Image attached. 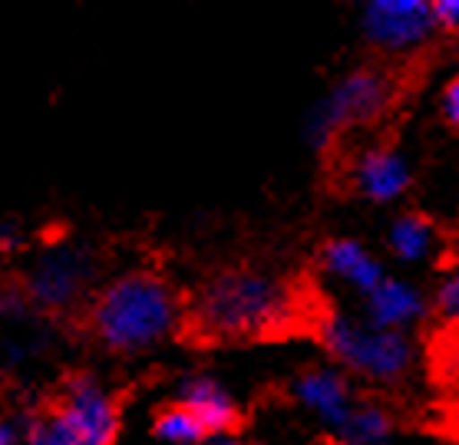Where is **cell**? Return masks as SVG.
<instances>
[{
	"mask_svg": "<svg viewBox=\"0 0 459 445\" xmlns=\"http://www.w3.org/2000/svg\"><path fill=\"white\" fill-rule=\"evenodd\" d=\"M202 445H238V439H235V435H229V432H219V435H209Z\"/></svg>",
	"mask_w": 459,
	"mask_h": 445,
	"instance_id": "23",
	"label": "cell"
},
{
	"mask_svg": "<svg viewBox=\"0 0 459 445\" xmlns=\"http://www.w3.org/2000/svg\"><path fill=\"white\" fill-rule=\"evenodd\" d=\"M294 294L288 284L268 274L231 270L205 284L195 301V323L212 337L241 340L274 333L291 321Z\"/></svg>",
	"mask_w": 459,
	"mask_h": 445,
	"instance_id": "2",
	"label": "cell"
},
{
	"mask_svg": "<svg viewBox=\"0 0 459 445\" xmlns=\"http://www.w3.org/2000/svg\"><path fill=\"white\" fill-rule=\"evenodd\" d=\"M156 435L169 445H202L209 439V432L202 429V423L188 413L186 406H169L156 419Z\"/></svg>",
	"mask_w": 459,
	"mask_h": 445,
	"instance_id": "15",
	"label": "cell"
},
{
	"mask_svg": "<svg viewBox=\"0 0 459 445\" xmlns=\"http://www.w3.org/2000/svg\"><path fill=\"white\" fill-rule=\"evenodd\" d=\"M23 244V235L13 221H4L0 225V251H17Z\"/></svg>",
	"mask_w": 459,
	"mask_h": 445,
	"instance_id": "21",
	"label": "cell"
},
{
	"mask_svg": "<svg viewBox=\"0 0 459 445\" xmlns=\"http://www.w3.org/2000/svg\"><path fill=\"white\" fill-rule=\"evenodd\" d=\"M182 406L199 419L209 435L229 432L238 423V406L231 393L212 376H188L182 383Z\"/></svg>",
	"mask_w": 459,
	"mask_h": 445,
	"instance_id": "11",
	"label": "cell"
},
{
	"mask_svg": "<svg viewBox=\"0 0 459 445\" xmlns=\"http://www.w3.org/2000/svg\"><path fill=\"white\" fill-rule=\"evenodd\" d=\"M360 27L367 40L390 53L413 50L437 30L427 0H370L364 4Z\"/></svg>",
	"mask_w": 459,
	"mask_h": 445,
	"instance_id": "6",
	"label": "cell"
},
{
	"mask_svg": "<svg viewBox=\"0 0 459 445\" xmlns=\"http://www.w3.org/2000/svg\"><path fill=\"white\" fill-rule=\"evenodd\" d=\"M30 297H27V290L21 287H0V321L7 323H23L30 317Z\"/></svg>",
	"mask_w": 459,
	"mask_h": 445,
	"instance_id": "17",
	"label": "cell"
},
{
	"mask_svg": "<svg viewBox=\"0 0 459 445\" xmlns=\"http://www.w3.org/2000/svg\"><path fill=\"white\" fill-rule=\"evenodd\" d=\"M439 109H443V119H446L449 125L459 123V83L453 80V83H446V90H443V99H439Z\"/></svg>",
	"mask_w": 459,
	"mask_h": 445,
	"instance_id": "20",
	"label": "cell"
},
{
	"mask_svg": "<svg viewBox=\"0 0 459 445\" xmlns=\"http://www.w3.org/2000/svg\"><path fill=\"white\" fill-rule=\"evenodd\" d=\"M53 415L74 435L76 445H113L116 432H119L116 399L96 376H76L74 383L66 386L63 406Z\"/></svg>",
	"mask_w": 459,
	"mask_h": 445,
	"instance_id": "5",
	"label": "cell"
},
{
	"mask_svg": "<svg viewBox=\"0 0 459 445\" xmlns=\"http://www.w3.org/2000/svg\"><path fill=\"white\" fill-rule=\"evenodd\" d=\"M21 445H76L74 435L63 429V423L56 415H47V419H37V423L27 425Z\"/></svg>",
	"mask_w": 459,
	"mask_h": 445,
	"instance_id": "16",
	"label": "cell"
},
{
	"mask_svg": "<svg viewBox=\"0 0 459 445\" xmlns=\"http://www.w3.org/2000/svg\"><path fill=\"white\" fill-rule=\"evenodd\" d=\"M324 347L334 353L337 360L344 363L347 370L367 376V380H400L413 366V340L400 330H380L370 327L367 321L347 317V313H334L327 317L321 327Z\"/></svg>",
	"mask_w": 459,
	"mask_h": 445,
	"instance_id": "3",
	"label": "cell"
},
{
	"mask_svg": "<svg viewBox=\"0 0 459 445\" xmlns=\"http://www.w3.org/2000/svg\"><path fill=\"white\" fill-rule=\"evenodd\" d=\"M437 248V228L433 221L423 215H400L390 228V251L397 254L400 261H427Z\"/></svg>",
	"mask_w": 459,
	"mask_h": 445,
	"instance_id": "13",
	"label": "cell"
},
{
	"mask_svg": "<svg viewBox=\"0 0 459 445\" xmlns=\"http://www.w3.org/2000/svg\"><path fill=\"white\" fill-rule=\"evenodd\" d=\"M429 13H433V27H443V30H456L459 27L456 0H437V4H429Z\"/></svg>",
	"mask_w": 459,
	"mask_h": 445,
	"instance_id": "19",
	"label": "cell"
},
{
	"mask_svg": "<svg viewBox=\"0 0 459 445\" xmlns=\"http://www.w3.org/2000/svg\"><path fill=\"white\" fill-rule=\"evenodd\" d=\"M337 432L347 445H384L390 439V415L380 406H354Z\"/></svg>",
	"mask_w": 459,
	"mask_h": 445,
	"instance_id": "14",
	"label": "cell"
},
{
	"mask_svg": "<svg viewBox=\"0 0 459 445\" xmlns=\"http://www.w3.org/2000/svg\"><path fill=\"white\" fill-rule=\"evenodd\" d=\"M413 182L410 162L394 149H367L354 162V185L364 192L370 201H397Z\"/></svg>",
	"mask_w": 459,
	"mask_h": 445,
	"instance_id": "10",
	"label": "cell"
},
{
	"mask_svg": "<svg viewBox=\"0 0 459 445\" xmlns=\"http://www.w3.org/2000/svg\"><path fill=\"white\" fill-rule=\"evenodd\" d=\"M178 323V301L156 274L133 270L116 278L93 307L96 337L119 353L149 350L169 340Z\"/></svg>",
	"mask_w": 459,
	"mask_h": 445,
	"instance_id": "1",
	"label": "cell"
},
{
	"mask_svg": "<svg viewBox=\"0 0 459 445\" xmlns=\"http://www.w3.org/2000/svg\"><path fill=\"white\" fill-rule=\"evenodd\" d=\"M324 268L331 270L337 280H344V284H351L354 290H360L364 297L386 278L384 264L354 238L331 241V244L324 248Z\"/></svg>",
	"mask_w": 459,
	"mask_h": 445,
	"instance_id": "12",
	"label": "cell"
},
{
	"mask_svg": "<svg viewBox=\"0 0 459 445\" xmlns=\"http://www.w3.org/2000/svg\"><path fill=\"white\" fill-rule=\"evenodd\" d=\"M294 396L298 403L314 413L324 425L331 429H341L344 419L354 409V399H351V386H347V376L331 370V366H317V370H307L294 380Z\"/></svg>",
	"mask_w": 459,
	"mask_h": 445,
	"instance_id": "8",
	"label": "cell"
},
{
	"mask_svg": "<svg viewBox=\"0 0 459 445\" xmlns=\"http://www.w3.org/2000/svg\"><path fill=\"white\" fill-rule=\"evenodd\" d=\"M23 432L17 429L13 423H7V419H0V445H21Z\"/></svg>",
	"mask_w": 459,
	"mask_h": 445,
	"instance_id": "22",
	"label": "cell"
},
{
	"mask_svg": "<svg viewBox=\"0 0 459 445\" xmlns=\"http://www.w3.org/2000/svg\"><path fill=\"white\" fill-rule=\"evenodd\" d=\"M437 311L446 317V321H456L459 313V278H446L437 287Z\"/></svg>",
	"mask_w": 459,
	"mask_h": 445,
	"instance_id": "18",
	"label": "cell"
},
{
	"mask_svg": "<svg viewBox=\"0 0 459 445\" xmlns=\"http://www.w3.org/2000/svg\"><path fill=\"white\" fill-rule=\"evenodd\" d=\"M90 274L93 268L83 251L66 248V244L50 248L33 264L27 278V297L40 307H70L90 284Z\"/></svg>",
	"mask_w": 459,
	"mask_h": 445,
	"instance_id": "7",
	"label": "cell"
},
{
	"mask_svg": "<svg viewBox=\"0 0 459 445\" xmlns=\"http://www.w3.org/2000/svg\"><path fill=\"white\" fill-rule=\"evenodd\" d=\"M423 313H427V301L410 280L384 278L367 294V323L380 330L407 333V327H413Z\"/></svg>",
	"mask_w": 459,
	"mask_h": 445,
	"instance_id": "9",
	"label": "cell"
},
{
	"mask_svg": "<svg viewBox=\"0 0 459 445\" xmlns=\"http://www.w3.org/2000/svg\"><path fill=\"white\" fill-rule=\"evenodd\" d=\"M390 103V83L386 76L374 70H357L344 76L341 83L314 106L307 119V139L314 145H327L341 129L357 123H367L380 116Z\"/></svg>",
	"mask_w": 459,
	"mask_h": 445,
	"instance_id": "4",
	"label": "cell"
}]
</instances>
